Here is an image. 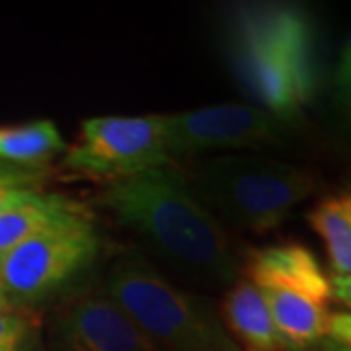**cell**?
<instances>
[{"label":"cell","mask_w":351,"mask_h":351,"mask_svg":"<svg viewBox=\"0 0 351 351\" xmlns=\"http://www.w3.org/2000/svg\"><path fill=\"white\" fill-rule=\"evenodd\" d=\"M98 201L178 271L223 287L239 281V263L225 228L195 197L174 162L110 182Z\"/></svg>","instance_id":"cell-1"},{"label":"cell","mask_w":351,"mask_h":351,"mask_svg":"<svg viewBox=\"0 0 351 351\" xmlns=\"http://www.w3.org/2000/svg\"><path fill=\"white\" fill-rule=\"evenodd\" d=\"M228 53L240 82L258 106L289 119L314 90L313 34L299 8L252 4L228 22Z\"/></svg>","instance_id":"cell-2"},{"label":"cell","mask_w":351,"mask_h":351,"mask_svg":"<svg viewBox=\"0 0 351 351\" xmlns=\"http://www.w3.org/2000/svg\"><path fill=\"white\" fill-rule=\"evenodd\" d=\"M104 293L158 351H244L207 302L176 287L138 254H123L112 263Z\"/></svg>","instance_id":"cell-3"},{"label":"cell","mask_w":351,"mask_h":351,"mask_svg":"<svg viewBox=\"0 0 351 351\" xmlns=\"http://www.w3.org/2000/svg\"><path fill=\"white\" fill-rule=\"evenodd\" d=\"M186 178L219 223L223 219L258 234L281 225L316 188L308 170L256 154L211 156Z\"/></svg>","instance_id":"cell-4"},{"label":"cell","mask_w":351,"mask_h":351,"mask_svg":"<svg viewBox=\"0 0 351 351\" xmlns=\"http://www.w3.org/2000/svg\"><path fill=\"white\" fill-rule=\"evenodd\" d=\"M98 250L96 226L78 211L0 256V283L10 302L45 299L82 274Z\"/></svg>","instance_id":"cell-5"},{"label":"cell","mask_w":351,"mask_h":351,"mask_svg":"<svg viewBox=\"0 0 351 351\" xmlns=\"http://www.w3.org/2000/svg\"><path fill=\"white\" fill-rule=\"evenodd\" d=\"M172 162L166 147V115H100L82 121L64 152L71 172L117 182Z\"/></svg>","instance_id":"cell-6"},{"label":"cell","mask_w":351,"mask_h":351,"mask_svg":"<svg viewBox=\"0 0 351 351\" xmlns=\"http://www.w3.org/2000/svg\"><path fill=\"white\" fill-rule=\"evenodd\" d=\"M283 133V119L250 104H221L166 115V147L172 160L189 154L274 145Z\"/></svg>","instance_id":"cell-7"},{"label":"cell","mask_w":351,"mask_h":351,"mask_svg":"<svg viewBox=\"0 0 351 351\" xmlns=\"http://www.w3.org/2000/svg\"><path fill=\"white\" fill-rule=\"evenodd\" d=\"M51 343L53 351H158L104 291L64 304L53 320Z\"/></svg>","instance_id":"cell-8"},{"label":"cell","mask_w":351,"mask_h":351,"mask_svg":"<svg viewBox=\"0 0 351 351\" xmlns=\"http://www.w3.org/2000/svg\"><path fill=\"white\" fill-rule=\"evenodd\" d=\"M246 274V279L260 291L299 293L326 304L332 301L330 277L313 252L301 244L269 246L252 252Z\"/></svg>","instance_id":"cell-9"},{"label":"cell","mask_w":351,"mask_h":351,"mask_svg":"<svg viewBox=\"0 0 351 351\" xmlns=\"http://www.w3.org/2000/svg\"><path fill=\"white\" fill-rule=\"evenodd\" d=\"M223 314L226 330L244 351H285L262 293L248 279L228 289Z\"/></svg>","instance_id":"cell-10"},{"label":"cell","mask_w":351,"mask_h":351,"mask_svg":"<svg viewBox=\"0 0 351 351\" xmlns=\"http://www.w3.org/2000/svg\"><path fill=\"white\" fill-rule=\"evenodd\" d=\"M260 293L283 339L285 351H311L318 341L326 338L330 318L326 302L285 291Z\"/></svg>","instance_id":"cell-11"},{"label":"cell","mask_w":351,"mask_h":351,"mask_svg":"<svg viewBox=\"0 0 351 351\" xmlns=\"http://www.w3.org/2000/svg\"><path fill=\"white\" fill-rule=\"evenodd\" d=\"M82 211L76 203L55 193L32 191L0 211V256L14 250L43 228Z\"/></svg>","instance_id":"cell-12"},{"label":"cell","mask_w":351,"mask_h":351,"mask_svg":"<svg viewBox=\"0 0 351 351\" xmlns=\"http://www.w3.org/2000/svg\"><path fill=\"white\" fill-rule=\"evenodd\" d=\"M66 149L61 129L49 119L0 127V164L34 168L64 154Z\"/></svg>","instance_id":"cell-13"},{"label":"cell","mask_w":351,"mask_h":351,"mask_svg":"<svg viewBox=\"0 0 351 351\" xmlns=\"http://www.w3.org/2000/svg\"><path fill=\"white\" fill-rule=\"evenodd\" d=\"M306 221L314 232L324 240L330 262V277L351 276V221L343 213L338 197L318 203Z\"/></svg>","instance_id":"cell-14"},{"label":"cell","mask_w":351,"mask_h":351,"mask_svg":"<svg viewBox=\"0 0 351 351\" xmlns=\"http://www.w3.org/2000/svg\"><path fill=\"white\" fill-rule=\"evenodd\" d=\"M38 180L39 176L34 168L0 164V211H4L14 201L25 197L27 193L38 191Z\"/></svg>","instance_id":"cell-15"},{"label":"cell","mask_w":351,"mask_h":351,"mask_svg":"<svg viewBox=\"0 0 351 351\" xmlns=\"http://www.w3.org/2000/svg\"><path fill=\"white\" fill-rule=\"evenodd\" d=\"M29 339V324L20 314L0 311V351H24Z\"/></svg>","instance_id":"cell-16"},{"label":"cell","mask_w":351,"mask_h":351,"mask_svg":"<svg viewBox=\"0 0 351 351\" xmlns=\"http://www.w3.org/2000/svg\"><path fill=\"white\" fill-rule=\"evenodd\" d=\"M326 338L339 341V343L351 348V311L330 313Z\"/></svg>","instance_id":"cell-17"},{"label":"cell","mask_w":351,"mask_h":351,"mask_svg":"<svg viewBox=\"0 0 351 351\" xmlns=\"http://www.w3.org/2000/svg\"><path fill=\"white\" fill-rule=\"evenodd\" d=\"M336 92H338V101L346 117L351 121V71L336 75Z\"/></svg>","instance_id":"cell-18"},{"label":"cell","mask_w":351,"mask_h":351,"mask_svg":"<svg viewBox=\"0 0 351 351\" xmlns=\"http://www.w3.org/2000/svg\"><path fill=\"white\" fill-rule=\"evenodd\" d=\"M332 287V301L351 308V276L350 277H330Z\"/></svg>","instance_id":"cell-19"},{"label":"cell","mask_w":351,"mask_h":351,"mask_svg":"<svg viewBox=\"0 0 351 351\" xmlns=\"http://www.w3.org/2000/svg\"><path fill=\"white\" fill-rule=\"evenodd\" d=\"M351 71V34L343 49H341V55H339V64H338V73L336 75H341V73H348Z\"/></svg>","instance_id":"cell-20"},{"label":"cell","mask_w":351,"mask_h":351,"mask_svg":"<svg viewBox=\"0 0 351 351\" xmlns=\"http://www.w3.org/2000/svg\"><path fill=\"white\" fill-rule=\"evenodd\" d=\"M311 351H351V348L339 343V341H334V339L324 338L322 341H318Z\"/></svg>","instance_id":"cell-21"},{"label":"cell","mask_w":351,"mask_h":351,"mask_svg":"<svg viewBox=\"0 0 351 351\" xmlns=\"http://www.w3.org/2000/svg\"><path fill=\"white\" fill-rule=\"evenodd\" d=\"M339 205H341V209H343V213L348 215V219L351 221V189L348 193H343L341 197H338Z\"/></svg>","instance_id":"cell-22"},{"label":"cell","mask_w":351,"mask_h":351,"mask_svg":"<svg viewBox=\"0 0 351 351\" xmlns=\"http://www.w3.org/2000/svg\"><path fill=\"white\" fill-rule=\"evenodd\" d=\"M10 308H12L10 301H8V297H6V293L2 289V283H0V311H10Z\"/></svg>","instance_id":"cell-23"}]
</instances>
